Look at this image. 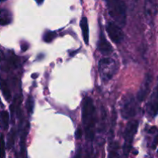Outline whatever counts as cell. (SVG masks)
<instances>
[{"mask_svg": "<svg viewBox=\"0 0 158 158\" xmlns=\"http://www.w3.org/2000/svg\"><path fill=\"white\" fill-rule=\"evenodd\" d=\"M0 158H5V141L3 134L0 133Z\"/></svg>", "mask_w": 158, "mask_h": 158, "instance_id": "obj_15", "label": "cell"}, {"mask_svg": "<svg viewBox=\"0 0 158 158\" xmlns=\"http://www.w3.org/2000/svg\"><path fill=\"white\" fill-rule=\"evenodd\" d=\"M86 158H93V153H92V151H90V152L88 153V155H87V157Z\"/></svg>", "mask_w": 158, "mask_h": 158, "instance_id": "obj_21", "label": "cell"}, {"mask_svg": "<svg viewBox=\"0 0 158 158\" xmlns=\"http://www.w3.org/2000/svg\"><path fill=\"white\" fill-rule=\"evenodd\" d=\"M0 89L2 90V93L5 99H6L7 101L10 100L11 99L10 89H9V86H8V84L6 83V82H5L4 80H1V81H0Z\"/></svg>", "mask_w": 158, "mask_h": 158, "instance_id": "obj_13", "label": "cell"}, {"mask_svg": "<svg viewBox=\"0 0 158 158\" xmlns=\"http://www.w3.org/2000/svg\"><path fill=\"white\" fill-rule=\"evenodd\" d=\"M13 134H10L9 135V138H8V148H11L13 145L14 143V138H13Z\"/></svg>", "mask_w": 158, "mask_h": 158, "instance_id": "obj_17", "label": "cell"}, {"mask_svg": "<svg viewBox=\"0 0 158 158\" xmlns=\"http://www.w3.org/2000/svg\"><path fill=\"white\" fill-rule=\"evenodd\" d=\"M29 103H28V106H29V107H28V110H29V111H30V112H32L33 107V102L31 97L30 98L29 97Z\"/></svg>", "mask_w": 158, "mask_h": 158, "instance_id": "obj_18", "label": "cell"}, {"mask_svg": "<svg viewBox=\"0 0 158 158\" xmlns=\"http://www.w3.org/2000/svg\"><path fill=\"white\" fill-rule=\"evenodd\" d=\"M151 83V77L150 75L147 76V78L144 80L143 83L140 86L139 92L137 94V99L139 101H143L146 99L149 90H150V86Z\"/></svg>", "mask_w": 158, "mask_h": 158, "instance_id": "obj_9", "label": "cell"}, {"mask_svg": "<svg viewBox=\"0 0 158 158\" xmlns=\"http://www.w3.org/2000/svg\"><path fill=\"white\" fill-rule=\"evenodd\" d=\"M81 135H82V131L80 127H78L77 128V131H76V138L77 139L81 138Z\"/></svg>", "mask_w": 158, "mask_h": 158, "instance_id": "obj_19", "label": "cell"}, {"mask_svg": "<svg viewBox=\"0 0 158 158\" xmlns=\"http://www.w3.org/2000/svg\"><path fill=\"white\" fill-rule=\"evenodd\" d=\"M108 158H118V153H117V147L113 148V149L110 151L109 157Z\"/></svg>", "mask_w": 158, "mask_h": 158, "instance_id": "obj_16", "label": "cell"}, {"mask_svg": "<svg viewBox=\"0 0 158 158\" xmlns=\"http://www.w3.org/2000/svg\"><path fill=\"white\" fill-rule=\"evenodd\" d=\"M37 76H38V75H37V74H33V75H32V77H33V78H35V77H36V78H37Z\"/></svg>", "mask_w": 158, "mask_h": 158, "instance_id": "obj_23", "label": "cell"}, {"mask_svg": "<svg viewBox=\"0 0 158 158\" xmlns=\"http://www.w3.org/2000/svg\"><path fill=\"white\" fill-rule=\"evenodd\" d=\"M9 124V113L6 110L0 111V127L3 130H7Z\"/></svg>", "mask_w": 158, "mask_h": 158, "instance_id": "obj_12", "label": "cell"}, {"mask_svg": "<svg viewBox=\"0 0 158 158\" xmlns=\"http://www.w3.org/2000/svg\"><path fill=\"white\" fill-rule=\"evenodd\" d=\"M99 72L103 81L111 80L117 72L116 61L109 57L102 58L99 63Z\"/></svg>", "mask_w": 158, "mask_h": 158, "instance_id": "obj_3", "label": "cell"}, {"mask_svg": "<svg viewBox=\"0 0 158 158\" xmlns=\"http://www.w3.org/2000/svg\"><path fill=\"white\" fill-rule=\"evenodd\" d=\"M80 26L81 29L83 40L85 44L88 45L89 43V29H88V23L86 17H82L80 21Z\"/></svg>", "mask_w": 158, "mask_h": 158, "instance_id": "obj_10", "label": "cell"}, {"mask_svg": "<svg viewBox=\"0 0 158 158\" xmlns=\"http://www.w3.org/2000/svg\"><path fill=\"white\" fill-rule=\"evenodd\" d=\"M95 122V108L92 100L88 97H85L82 103V123L88 140L94 138Z\"/></svg>", "mask_w": 158, "mask_h": 158, "instance_id": "obj_1", "label": "cell"}, {"mask_svg": "<svg viewBox=\"0 0 158 158\" xmlns=\"http://www.w3.org/2000/svg\"><path fill=\"white\" fill-rule=\"evenodd\" d=\"M4 1H6V0H0V2H4Z\"/></svg>", "mask_w": 158, "mask_h": 158, "instance_id": "obj_24", "label": "cell"}, {"mask_svg": "<svg viewBox=\"0 0 158 158\" xmlns=\"http://www.w3.org/2000/svg\"><path fill=\"white\" fill-rule=\"evenodd\" d=\"M56 36V33L53 31H47V32H45L43 34V41L46 42V43H50L51 41H53L54 38Z\"/></svg>", "mask_w": 158, "mask_h": 158, "instance_id": "obj_14", "label": "cell"}, {"mask_svg": "<svg viewBox=\"0 0 158 158\" xmlns=\"http://www.w3.org/2000/svg\"><path fill=\"white\" fill-rule=\"evenodd\" d=\"M12 22V13L6 9H0V25L7 26Z\"/></svg>", "mask_w": 158, "mask_h": 158, "instance_id": "obj_11", "label": "cell"}, {"mask_svg": "<svg viewBox=\"0 0 158 158\" xmlns=\"http://www.w3.org/2000/svg\"><path fill=\"white\" fill-rule=\"evenodd\" d=\"M43 1H44V0H35V2H37L38 5L43 4Z\"/></svg>", "mask_w": 158, "mask_h": 158, "instance_id": "obj_22", "label": "cell"}, {"mask_svg": "<svg viewBox=\"0 0 158 158\" xmlns=\"http://www.w3.org/2000/svg\"><path fill=\"white\" fill-rule=\"evenodd\" d=\"M158 145V134L155 137L154 140H153V148H155L156 146Z\"/></svg>", "mask_w": 158, "mask_h": 158, "instance_id": "obj_20", "label": "cell"}, {"mask_svg": "<svg viewBox=\"0 0 158 158\" xmlns=\"http://www.w3.org/2000/svg\"><path fill=\"white\" fill-rule=\"evenodd\" d=\"M108 14L119 26L126 23V6L122 0H105Z\"/></svg>", "mask_w": 158, "mask_h": 158, "instance_id": "obj_2", "label": "cell"}, {"mask_svg": "<svg viewBox=\"0 0 158 158\" xmlns=\"http://www.w3.org/2000/svg\"><path fill=\"white\" fill-rule=\"evenodd\" d=\"M157 153H158V151H157Z\"/></svg>", "mask_w": 158, "mask_h": 158, "instance_id": "obj_25", "label": "cell"}, {"mask_svg": "<svg viewBox=\"0 0 158 158\" xmlns=\"http://www.w3.org/2000/svg\"><path fill=\"white\" fill-rule=\"evenodd\" d=\"M122 117L125 120L132 118L136 114V104L135 99L131 94L125 96L122 100V107H121Z\"/></svg>", "mask_w": 158, "mask_h": 158, "instance_id": "obj_5", "label": "cell"}, {"mask_svg": "<svg viewBox=\"0 0 158 158\" xmlns=\"http://www.w3.org/2000/svg\"><path fill=\"white\" fill-rule=\"evenodd\" d=\"M138 129V122L137 121H130L127 124L126 128L124 132V145H123V154L125 157L128 156L130 150L132 148L133 138L135 134L137 132Z\"/></svg>", "mask_w": 158, "mask_h": 158, "instance_id": "obj_4", "label": "cell"}, {"mask_svg": "<svg viewBox=\"0 0 158 158\" xmlns=\"http://www.w3.org/2000/svg\"><path fill=\"white\" fill-rule=\"evenodd\" d=\"M147 111L152 117L158 114V84L153 90L147 106Z\"/></svg>", "mask_w": 158, "mask_h": 158, "instance_id": "obj_7", "label": "cell"}, {"mask_svg": "<svg viewBox=\"0 0 158 158\" xmlns=\"http://www.w3.org/2000/svg\"><path fill=\"white\" fill-rule=\"evenodd\" d=\"M106 32L112 41L115 43H119L123 40V32L118 25L114 23H108L106 25Z\"/></svg>", "mask_w": 158, "mask_h": 158, "instance_id": "obj_6", "label": "cell"}, {"mask_svg": "<svg viewBox=\"0 0 158 158\" xmlns=\"http://www.w3.org/2000/svg\"><path fill=\"white\" fill-rule=\"evenodd\" d=\"M98 49L99 52L103 55H108L112 52V47L111 44L108 43L105 36V34L102 32H100L98 40Z\"/></svg>", "mask_w": 158, "mask_h": 158, "instance_id": "obj_8", "label": "cell"}]
</instances>
